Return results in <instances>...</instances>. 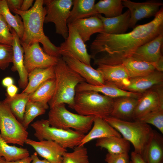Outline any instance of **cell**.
I'll return each instance as SVG.
<instances>
[{"label":"cell","instance_id":"obj_1","mask_svg":"<svg viewBox=\"0 0 163 163\" xmlns=\"http://www.w3.org/2000/svg\"><path fill=\"white\" fill-rule=\"evenodd\" d=\"M163 34V9H160L150 22L135 27L129 32L119 34L101 33L96 37L90 46L91 58L105 52L104 56L94 58V64H121L131 57L140 46Z\"/></svg>","mask_w":163,"mask_h":163},{"label":"cell","instance_id":"obj_2","mask_svg":"<svg viewBox=\"0 0 163 163\" xmlns=\"http://www.w3.org/2000/svg\"><path fill=\"white\" fill-rule=\"evenodd\" d=\"M43 5V0H36L32 7L27 11L17 10L12 11L20 15L23 22L24 31L21 43L30 45L40 43L46 53L59 57L61 56L59 47L53 44L43 31V25L46 14Z\"/></svg>","mask_w":163,"mask_h":163},{"label":"cell","instance_id":"obj_3","mask_svg":"<svg viewBox=\"0 0 163 163\" xmlns=\"http://www.w3.org/2000/svg\"><path fill=\"white\" fill-rule=\"evenodd\" d=\"M54 72L55 91L48 105L51 108L60 104H67L71 108L74 104L76 86L85 80L69 67L61 56L54 66Z\"/></svg>","mask_w":163,"mask_h":163},{"label":"cell","instance_id":"obj_4","mask_svg":"<svg viewBox=\"0 0 163 163\" xmlns=\"http://www.w3.org/2000/svg\"><path fill=\"white\" fill-rule=\"evenodd\" d=\"M104 119L131 142L134 152L143 157L153 133L154 130L150 126L139 121L123 120L111 116Z\"/></svg>","mask_w":163,"mask_h":163},{"label":"cell","instance_id":"obj_5","mask_svg":"<svg viewBox=\"0 0 163 163\" xmlns=\"http://www.w3.org/2000/svg\"><path fill=\"white\" fill-rule=\"evenodd\" d=\"M114 98L96 91L76 92L71 108L81 115L104 118L110 116Z\"/></svg>","mask_w":163,"mask_h":163},{"label":"cell","instance_id":"obj_6","mask_svg":"<svg viewBox=\"0 0 163 163\" xmlns=\"http://www.w3.org/2000/svg\"><path fill=\"white\" fill-rule=\"evenodd\" d=\"M94 117L71 112L65 104H62L50 108L47 120L51 126L64 129H72L85 134L91 128Z\"/></svg>","mask_w":163,"mask_h":163},{"label":"cell","instance_id":"obj_7","mask_svg":"<svg viewBox=\"0 0 163 163\" xmlns=\"http://www.w3.org/2000/svg\"><path fill=\"white\" fill-rule=\"evenodd\" d=\"M34 135L39 141H55L65 149H74L79 145L85 134L72 129H64L50 126L48 120H37L31 124Z\"/></svg>","mask_w":163,"mask_h":163},{"label":"cell","instance_id":"obj_8","mask_svg":"<svg viewBox=\"0 0 163 163\" xmlns=\"http://www.w3.org/2000/svg\"><path fill=\"white\" fill-rule=\"evenodd\" d=\"M0 134L8 143L23 146L28 138L27 129L16 118L8 106L0 101Z\"/></svg>","mask_w":163,"mask_h":163},{"label":"cell","instance_id":"obj_9","mask_svg":"<svg viewBox=\"0 0 163 163\" xmlns=\"http://www.w3.org/2000/svg\"><path fill=\"white\" fill-rule=\"evenodd\" d=\"M46 14L44 23H53L56 32L66 40L68 35L67 21L73 5L72 0H45Z\"/></svg>","mask_w":163,"mask_h":163},{"label":"cell","instance_id":"obj_10","mask_svg":"<svg viewBox=\"0 0 163 163\" xmlns=\"http://www.w3.org/2000/svg\"><path fill=\"white\" fill-rule=\"evenodd\" d=\"M68 35L59 46V55L75 58L91 65V56L88 53L85 43L71 24H68Z\"/></svg>","mask_w":163,"mask_h":163},{"label":"cell","instance_id":"obj_11","mask_svg":"<svg viewBox=\"0 0 163 163\" xmlns=\"http://www.w3.org/2000/svg\"><path fill=\"white\" fill-rule=\"evenodd\" d=\"M21 44L24 49V65L28 74L36 68H46L56 64L59 57L46 53L39 43L30 45Z\"/></svg>","mask_w":163,"mask_h":163},{"label":"cell","instance_id":"obj_12","mask_svg":"<svg viewBox=\"0 0 163 163\" xmlns=\"http://www.w3.org/2000/svg\"><path fill=\"white\" fill-rule=\"evenodd\" d=\"M163 42V34L139 47L131 57L149 63L156 70L163 72V57L161 53Z\"/></svg>","mask_w":163,"mask_h":163},{"label":"cell","instance_id":"obj_13","mask_svg":"<svg viewBox=\"0 0 163 163\" xmlns=\"http://www.w3.org/2000/svg\"><path fill=\"white\" fill-rule=\"evenodd\" d=\"M162 107L163 84L155 86L142 93L138 99L133 120H138L147 114Z\"/></svg>","mask_w":163,"mask_h":163},{"label":"cell","instance_id":"obj_14","mask_svg":"<svg viewBox=\"0 0 163 163\" xmlns=\"http://www.w3.org/2000/svg\"><path fill=\"white\" fill-rule=\"evenodd\" d=\"M124 7L128 8L130 13L129 28H134L137 22L146 18L155 16L159 11L163 3L151 0L143 2H136L129 0H122Z\"/></svg>","mask_w":163,"mask_h":163},{"label":"cell","instance_id":"obj_15","mask_svg":"<svg viewBox=\"0 0 163 163\" xmlns=\"http://www.w3.org/2000/svg\"><path fill=\"white\" fill-rule=\"evenodd\" d=\"M25 143L31 146L37 154L51 163H61L63 155L67 152L59 144L50 140L37 141L27 138Z\"/></svg>","mask_w":163,"mask_h":163},{"label":"cell","instance_id":"obj_16","mask_svg":"<svg viewBox=\"0 0 163 163\" xmlns=\"http://www.w3.org/2000/svg\"><path fill=\"white\" fill-rule=\"evenodd\" d=\"M97 66V69L101 73L105 83L112 84L123 90L129 84L130 78L122 64Z\"/></svg>","mask_w":163,"mask_h":163},{"label":"cell","instance_id":"obj_17","mask_svg":"<svg viewBox=\"0 0 163 163\" xmlns=\"http://www.w3.org/2000/svg\"><path fill=\"white\" fill-rule=\"evenodd\" d=\"M62 59L72 69L83 78L88 84L95 86L105 84L103 76L97 69L92 68L76 59L67 56H61Z\"/></svg>","mask_w":163,"mask_h":163},{"label":"cell","instance_id":"obj_18","mask_svg":"<svg viewBox=\"0 0 163 163\" xmlns=\"http://www.w3.org/2000/svg\"><path fill=\"white\" fill-rule=\"evenodd\" d=\"M11 31L13 37L11 45L13 50V65L11 70L13 72H18L19 77V87L24 89L28 84V74L24 65V50L21 45L20 39L15 31L12 28Z\"/></svg>","mask_w":163,"mask_h":163},{"label":"cell","instance_id":"obj_19","mask_svg":"<svg viewBox=\"0 0 163 163\" xmlns=\"http://www.w3.org/2000/svg\"><path fill=\"white\" fill-rule=\"evenodd\" d=\"M163 82L162 72L156 70L146 75L130 78L129 84L123 90L142 94L155 86L162 84Z\"/></svg>","mask_w":163,"mask_h":163},{"label":"cell","instance_id":"obj_20","mask_svg":"<svg viewBox=\"0 0 163 163\" xmlns=\"http://www.w3.org/2000/svg\"><path fill=\"white\" fill-rule=\"evenodd\" d=\"M75 90L76 92L84 91H94L113 98L126 96L138 99L142 94L128 91L120 88L112 84L107 83L102 85L95 86L83 82L77 85Z\"/></svg>","mask_w":163,"mask_h":163},{"label":"cell","instance_id":"obj_21","mask_svg":"<svg viewBox=\"0 0 163 163\" xmlns=\"http://www.w3.org/2000/svg\"><path fill=\"white\" fill-rule=\"evenodd\" d=\"M93 127L82 140L79 146H83L95 139L110 136L122 137L116 130L108 123L103 118L94 117Z\"/></svg>","mask_w":163,"mask_h":163},{"label":"cell","instance_id":"obj_22","mask_svg":"<svg viewBox=\"0 0 163 163\" xmlns=\"http://www.w3.org/2000/svg\"><path fill=\"white\" fill-rule=\"evenodd\" d=\"M71 24L85 43L89 40L93 34L103 32L102 22L97 14L77 20Z\"/></svg>","mask_w":163,"mask_h":163},{"label":"cell","instance_id":"obj_23","mask_svg":"<svg viewBox=\"0 0 163 163\" xmlns=\"http://www.w3.org/2000/svg\"><path fill=\"white\" fill-rule=\"evenodd\" d=\"M138 99L130 97H122L114 98L111 116L127 121H133L134 111Z\"/></svg>","mask_w":163,"mask_h":163},{"label":"cell","instance_id":"obj_24","mask_svg":"<svg viewBox=\"0 0 163 163\" xmlns=\"http://www.w3.org/2000/svg\"><path fill=\"white\" fill-rule=\"evenodd\" d=\"M97 14L102 22L103 33L121 34L125 33L129 28L130 13L128 9L119 16L111 18H106L100 14Z\"/></svg>","mask_w":163,"mask_h":163},{"label":"cell","instance_id":"obj_25","mask_svg":"<svg viewBox=\"0 0 163 163\" xmlns=\"http://www.w3.org/2000/svg\"><path fill=\"white\" fill-rule=\"evenodd\" d=\"M94 0H74L67 21V24L97 15Z\"/></svg>","mask_w":163,"mask_h":163},{"label":"cell","instance_id":"obj_26","mask_svg":"<svg viewBox=\"0 0 163 163\" xmlns=\"http://www.w3.org/2000/svg\"><path fill=\"white\" fill-rule=\"evenodd\" d=\"M143 158L146 163H163V137L155 130Z\"/></svg>","mask_w":163,"mask_h":163},{"label":"cell","instance_id":"obj_27","mask_svg":"<svg viewBox=\"0 0 163 163\" xmlns=\"http://www.w3.org/2000/svg\"><path fill=\"white\" fill-rule=\"evenodd\" d=\"M55 78L54 66L35 69L28 73V84L22 92L31 94L43 83Z\"/></svg>","mask_w":163,"mask_h":163},{"label":"cell","instance_id":"obj_28","mask_svg":"<svg viewBox=\"0 0 163 163\" xmlns=\"http://www.w3.org/2000/svg\"><path fill=\"white\" fill-rule=\"evenodd\" d=\"M97 147L106 149L112 154L128 153L130 149V142L123 137L110 136L97 139Z\"/></svg>","mask_w":163,"mask_h":163},{"label":"cell","instance_id":"obj_29","mask_svg":"<svg viewBox=\"0 0 163 163\" xmlns=\"http://www.w3.org/2000/svg\"><path fill=\"white\" fill-rule=\"evenodd\" d=\"M55 87V78L46 81L30 94L29 100L40 103L48 109V103L54 95Z\"/></svg>","mask_w":163,"mask_h":163},{"label":"cell","instance_id":"obj_30","mask_svg":"<svg viewBox=\"0 0 163 163\" xmlns=\"http://www.w3.org/2000/svg\"><path fill=\"white\" fill-rule=\"evenodd\" d=\"M121 64L125 67L130 78L146 75L156 70L151 64L136 60L132 57L125 59Z\"/></svg>","mask_w":163,"mask_h":163},{"label":"cell","instance_id":"obj_31","mask_svg":"<svg viewBox=\"0 0 163 163\" xmlns=\"http://www.w3.org/2000/svg\"><path fill=\"white\" fill-rule=\"evenodd\" d=\"M30 94L22 92L13 97L6 95L3 101L9 107L17 120L21 123L24 117L26 104L29 100Z\"/></svg>","mask_w":163,"mask_h":163},{"label":"cell","instance_id":"obj_32","mask_svg":"<svg viewBox=\"0 0 163 163\" xmlns=\"http://www.w3.org/2000/svg\"><path fill=\"white\" fill-rule=\"evenodd\" d=\"M29 156L27 149L11 145L2 138L0 134V157L8 161H15Z\"/></svg>","mask_w":163,"mask_h":163},{"label":"cell","instance_id":"obj_33","mask_svg":"<svg viewBox=\"0 0 163 163\" xmlns=\"http://www.w3.org/2000/svg\"><path fill=\"white\" fill-rule=\"evenodd\" d=\"M0 15L3 17L10 27L14 30L21 40L24 31L22 19L19 15H14L11 13L8 7L6 0H0Z\"/></svg>","mask_w":163,"mask_h":163},{"label":"cell","instance_id":"obj_34","mask_svg":"<svg viewBox=\"0 0 163 163\" xmlns=\"http://www.w3.org/2000/svg\"><path fill=\"white\" fill-rule=\"evenodd\" d=\"M94 6L97 14H103L107 18L121 15L124 8L121 0H101L95 4Z\"/></svg>","mask_w":163,"mask_h":163},{"label":"cell","instance_id":"obj_35","mask_svg":"<svg viewBox=\"0 0 163 163\" xmlns=\"http://www.w3.org/2000/svg\"><path fill=\"white\" fill-rule=\"evenodd\" d=\"M46 110L41 104L29 100L26 106L22 125L27 128L36 117L44 114Z\"/></svg>","mask_w":163,"mask_h":163},{"label":"cell","instance_id":"obj_36","mask_svg":"<svg viewBox=\"0 0 163 163\" xmlns=\"http://www.w3.org/2000/svg\"><path fill=\"white\" fill-rule=\"evenodd\" d=\"M61 163H90L87 148L84 145H78L71 152H66Z\"/></svg>","mask_w":163,"mask_h":163},{"label":"cell","instance_id":"obj_37","mask_svg":"<svg viewBox=\"0 0 163 163\" xmlns=\"http://www.w3.org/2000/svg\"><path fill=\"white\" fill-rule=\"evenodd\" d=\"M136 121L153 125L163 134V107L152 111Z\"/></svg>","mask_w":163,"mask_h":163},{"label":"cell","instance_id":"obj_38","mask_svg":"<svg viewBox=\"0 0 163 163\" xmlns=\"http://www.w3.org/2000/svg\"><path fill=\"white\" fill-rule=\"evenodd\" d=\"M13 50L12 46L0 43V69L4 70L12 62Z\"/></svg>","mask_w":163,"mask_h":163},{"label":"cell","instance_id":"obj_39","mask_svg":"<svg viewBox=\"0 0 163 163\" xmlns=\"http://www.w3.org/2000/svg\"><path fill=\"white\" fill-rule=\"evenodd\" d=\"M11 30V28L0 15V43L11 46L13 37Z\"/></svg>","mask_w":163,"mask_h":163},{"label":"cell","instance_id":"obj_40","mask_svg":"<svg viewBox=\"0 0 163 163\" xmlns=\"http://www.w3.org/2000/svg\"><path fill=\"white\" fill-rule=\"evenodd\" d=\"M107 163H130L128 153L112 154L108 153L105 159Z\"/></svg>","mask_w":163,"mask_h":163},{"label":"cell","instance_id":"obj_41","mask_svg":"<svg viewBox=\"0 0 163 163\" xmlns=\"http://www.w3.org/2000/svg\"><path fill=\"white\" fill-rule=\"evenodd\" d=\"M23 0H6L8 7L10 11L14 10H20Z\"/></svg>","mask_w":163,"mask_h":163},{"label":"cell","instance_id":"obj_42","mask_svg":"<svg viewBox=\"0 0 163 163\" xmlns=\"http://www.w3.org/2000/svg\"><path fill=\"white\" fill-rule=\"evenodd\" d=\"M131 159L132 163H146L141 155L134 151L131 153Z\"/></svg>","mask_w":163,"mask_h":163},{"label":"cell","instance_id":"obj_43","mask_svg":"<svg viewBox=\"0 0 163 163\" xmlns=\"http://www.w3.org/2000/svg\"><path fill=\"white\" fill-rule=\"evenodd\" d=\"M18 90V87L14 84L6 88V95L10 97H13L17 93Z\"/></svg>","mask_w":163,"mask_h":163},{"label":"cell","instance_id":"obj_44","mask_svg":"<svg viewBox=\"0 0 163 163\" xmlns=\"http://www.w3.org/2000/svg\"><path fill=\"white\" fill-rule=\"evenodd\" d=\"M33 0H23L20 10L23 11H27L30 8L32 7L34 2Z\"/></svg>","mask_w":163,"mask_h":163},{"label":"cell","instance_id":"obj_45","mask_svg":"<svg viewBox=\"0 0 163 163\" xmlns=\"http://www.w3.org/2000/svg\"><path fill=\"white\" fill-rule=\"evenodd\" d=\"M30 157L32 159L31 163H51L45 159L40 160L38 157L37 154L36 152L32 154Z\"/></svg>","mask_w":163,"mask_h":163},{"label":"cell","instance_id":"obj_46","mask_svg":"<svg viewBox=\"0 0 163 163\" xmlns=\"http://www.w3.org/2000/svg\"><path fill=\"white\" fill-rule=\"evenodd\" d=\"M2 83L4 87L7 88L10 85H13L14 80L12 77L8 76L5 77L2 79Z\"/></svg>","mask_w":163,"mask_h":163},{"label":"cell","instance_id":"obj_47","mask_svg":"<svg viewBox=\"0 0 163 163\" xmlns=\"http://www.w3.org/2000/svg\"><path fill=\"white\" fill-rule=\"evenodd\" d=\"M32 159L30 157H28L18 160L8 161H5V163H31Z\"/></svg>","mask_w":163,"mask_h":163},{"label":"cell","instance_id":"obj_48","mask_svg":"<svg viewBox=\"0 0 163 163\" xmlns=\"http://www.w3.org/2000/svg\"><path fill=\"white\" fill-rule=\"evenodd\" d=\"M5 161L3 157H0V163H5Z\"/></svg>","mask_w":163,"mask_h":163},{"label":"cell","instance_id":"obj_49","mask_svg":"<svg viewBox=\"0 0 163 163\" xmlns=\"http://www.w3.org/2000/svg\"><path fill=\"white\" fill-rule=\"evenodd\" d=\"M130 163H132L131 161H130Z\"/></svg>","mask_w":163,"mask_h":163}]
</instances>
